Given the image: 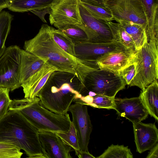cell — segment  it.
Instances as JSON below:
<instances>
[{
  "label": "cell",
  "instance_id": "obj_28",
  "mask_svg": "<svg viewBox=\"0 0 158 158\" xmlns=\"http://www.w3.org/2000/svg\"><path fill=\"white\" fill-rule=\"evenodd\" d=\"M58 29L69 37L75 44L88 40L85 32L77 25H67Z\"/></svg>",
  "mask_w": 158,
  "mask_h": 158
},
{
  "label": "cell",
  "instance_id": "obj_12",
  "mask_svg": "<svg viewBox=\"0 0 158 158\" xmlns=\"http://www.w3.org/2000/svg\"><path fill=\"white\" fill-rule=\"evenodd\" d=\"M72 114V122L76 129L80 150L88 151V146L92 126L86 105L75 102L68 110Z\"/></svg>",
  "mask_w": 158,
  "mask_h": 158
},
{
  "label": "cell",
  "instance_id": "obj_4",
  "mask_svg": "<svg viewBox=\"0 0 158 158\" xmlns=\"http://www.w3.org/2000/svg\"><path fill=\"white\" fill-rule=\"evenodd\" d=\"M8 110L20 113L39 131L66 132L72 122L69 114L61 115L51 111L42 105L38 97L14 99Z\"/></svg>",
  "mask_w": 158,
  "mask_h": 158
},
{
  "label": "cell",
  "instance_id": "obj_36",
  "mask_svg": "<svg viewBox=\"0 0 158 158\" xmlns=\"http://www.w3.org/2000/svg\"><path fill=\"white\" fill-rule=\"evenodd\" d=\"M75 154L79 158H95L88 151H83L80 150L75 151Z\"/></svg>",
  "mask_w": 158,
  "mask_h": 158
},
{
  "label": "cell",
  "instance_id": "obj_14",
  "mask_svg": "<svg viewBox=\"0 0 158 158\" xmlns=\"http://www.w3.org/2000/svg\"><path fill=\"white\" fill-rule=\"evenodd\" d=\"M137 51H119L106 54L97 60L99 68L106 69L119 75L125 68L135 63Z\"/></svg>",
  "mask_w": 158,
  "mask_h": 158
},
{
  "label": "cell",
  "instance_id": "obj_25",
  "mask_svg": "<svg viewBox=\"0 0 158 158\" xmlns=\"http://www.w3.org/2000/svg\"><path fill=\"white\" fill-rule=\"evenodd\" d=\"M13 16L4 10L0 11V57L4 53L5 42L10 32Z\"/></svg>",
  "mask_w": 158,
  "mask_h": 158
},
{
  "label": "cell",
  "instance_id": "obj_35",
  "mask_svg": "<svg viewBox=\"0 0 158 158\" xmlns=\"http://www.w3.org/2000/svg\"><path fill=\"white\" fill-rule=\"evenodd\" d=\"M81 2L91 5L101 7H106L105 4L104 0H79Z\"/></svg>",
  "mask_w": 158,
  "mask_h": 158
},
{
  "label": "cell",
  "instance_id": "obj_21",
  "mask_svg": "<svg viewBox=\"0 0 158 158\" xmlns=\"http://www.w3.org/2000/svg\"><path fill=\"white\" fill-rule=\"evenodd\" d=\"M56 0H10L7 8L16 12H24L50 7Z\"/></svg>",
  "mask_w": 158,
  "mask_h": 158
},
{
  "label": "cell",
  "instance_id": "obj_17",
  "mask_svg": "<svg viewBox=\"0 0 158 158\" xmlns=\"http://www.w3.org/2000/svg\"><path fill=\"white\" fill-rule=\"evenodd\" d=\"M57 69L47 63L39 70L21 84L25 98H32L37 95L47 81L49 77Z\"/></svg>",
  "mask_w": 158,
  "mask_h": 158
},
{
  "label": "cell",
  "instance_id": "obj_29",
  "mask_svg": "<svg viewBox=\"0 0 158 158\" xmlns=\"http://www.w3.org/2000/svg\"><path fill=\"white\" fill-rule=\"evenodd\" d=\"M79 1L90 14L96 19L107 22L114 20L111 12L107 7L93 5Z\"/></svg>",
  "mask_w": 158,
  "mask_h": 158
},
{
  "label": "cell",
  "instance_id": "obj_30",
  "mask_svg": "<svg viewBox=\"0 0 158 158\" xmlns=\"http://www.w3.org/2000/svg\"><path fill=\"white\" fill-rule=\"evenodd\" d=\"M55 133L65 144L71 147L75 151L80 150L76 131L72 121L68 131Z\"/></svg>",
  "mask_w": 158,
  "mask_h": 158
},
{
  "label": "cell",
  "instance_id": "obj_19",
  "mask_svg": "<svg viewBox=\"0 0 158 158\" xmlns=\"http://www.w3.org/2000/svg\"><path fill=\"white\" fill-rule=\"evenodd\" d=\"M145 16L148 40L158 39V0H140Z\"/></svg>",
  "mask_w": 158,
  "mask_h": 158
},
{
  "label": "cell",
  "instance_id": "obj_26",
  "mask_svg": "<svg viewBox=\"0 0 158 158\" xmlns=\"http://www.w3.org/2000/svg\"><path fill=\"white\" fill-rule=\"evenodd\" d=\"M51 30L53 38L57 44L66 52L76 57L75 44L72 40L58 29L51 27Z\"/></svg>",
  "mask_w": 158,
  "mask_h": 158
},
{
  "label": "cell",
  "instance_id": "obj_31",
  "mask_svg": "<svg viewBox=\"0 0 158 158\" xmlns=\"http://www.w3.org/2000/svg\"><path fill=\"white\" fill-rule=\"evenodd\" d=\"M21 150L11 143L0 142V158H20L23 154Z\"/></svg>",
  "mask_w": 158,
  "mask_h": 158
},
{
  "label": "cell",
  "instance_id": "obj_24",
  "mask_svg": "<svg viewBox=\"0 0 158 158\" xmlns=\"http://www.w3.org/2000/svg\"><path fill=\"white\" fill-rule=\"evenodd\" d=\"M114 40L119 42L128 48L136 51L134 43L130 35L119 23L107 22Z\"/></svg>",
  "mask_w": 158,
  "mask_h": 158
},
{
  "label": "cell",
  "instance_id": "obj_20",
  "mask_svg": "<svg viewBox=\"0 0 158 158\" xmlns=\"http://www.w3.org/2000/svg\"><path fill=\"white\" fill-rule=\"evenodd\" d=\"M139 96L149 114L158 120V83L157 80L142 89Z\"/></svg>",
  "mask_w": 158,
  "mask_h": 158
},
{
  "label": "cell",
  "instance_id": "obj_23",
  "mask_svg": "<svg viewBox=\"0 0 158 158\" xmlns=\"http://www.w3.org/2000/svg\"><path fill=\"white\" fill-rule=\"evenodd\" d=\"M114 98L101 95H97L93 96L87 95L81 96V98L75 102L94 108L114 109Z\"/></svg>",
  "mask_w": 158,
  "mask_h": 158
},
{
  "label": "cell",
  "instance_id": "obj_38",
  "mask_svg": "<svg viewBox=\"0 0 158 158\" xmlns=\"http://www.w3.org/2000/svg\"><path fill=\"white\" fill-rule=\"evenodd\" d=\"M10 0H0V11L2 9L7 8Z\"/></svg>",
  "mask_w": 158,
  "mask_h": 158
},
{
  "label": "cell",
  "instance_id": "obj_32",
  "mask_svg": "<svg viewBox=\"0 0 158 158\" xmlns=\"http://www.w3.org/2000/svg\"><path fill=\"white\" fill-rule=\"evenodd\" d=\"M10 91L7 88L0 87V120L7 113L12 101L9 96Z\"/></svg>",
  "mask_w": 158,
  "mask_h": 158
},
{
  "label": "cell",
  "instance_id": "obj_15",
  "mask_svg": "<svg viewBox=\"0 0 158 158\" xmlns=\"http://www.w3.org/2000/svg\"><path fill=\"white\" fill-rule=\"evenodd\" d=\"M39 139L47 158H71L73 149L65 144L56 133L49 131H39Z\"/></svg>",
  "mask_w": 158,
  "mask_h": 158
},
{
  "label": "cell",
  "instance_id": "obj_1",
  "mask_svg": "<svg viewBox=\"0 0 158 158\" xmlns=\"http://www.w3.org/2000/svg\"><path fill=\"white\" fill-rule=\"evenodd\" d=\"M24 49L44 60L57 69L75 75L83 85L85 77L91 71L99 69L96 62L79 59L64 50L55 41L51 27L43 24L37 34L25 41Z\"/></svg>",
  "mask_w": 158,
  "mask_h": 158
},
{
  "label": "cell",
  "instance_id": "obj_37",
  "mask_svg": "<svg viewBox=\"0 0 158 158\" xmlns=\"http://www.w3.org/2000/svg\"><path fill=\"white\" fill-rule=\"evenodd\" d=\"M158 157V143H157L152 148L148 155L147 158H157Z\"/></svg>",
  "mask_w": 158,
  "mask_h": 158
},
{
  "label": "cell",
  "instance_id": "obj_18",
  "mask_svg": "<svg viewBox=\"0 0 158 158\" xmlns=\"http://www.w3.org/2000/svg\"><path fill=\"white\" fill-rule=\"evenodd\" d=\"M47 63L39 57L27 52L21 50L20 81L21 84L25 82Z\"/></svg>",
  "mask_w": 158,
  "mask_h": 158
},
{
  "label": "cell",
  "instance_id": "obj_8",
  "mask_svg": "<svg viewBox=\"0 0 158 158\" xmlns=\"http://www.w3.org/2000/svg\"><path fill=\"white\" fill-rule=\"evenodd\" d=\"M104 2L114 20L130 21L141 25L146 33V18L140 0H104Z\"/></svg>",
  "mask_w": 158,
  "mask_h": 158
},
{
  "label": "cell",
  "instance_id": "obj_33",
  "mask_svg": "<svg viewBox=\"0 0 158 158\" xmlns=\"http://www.w3.org/2000/svg\"><path fill=\"white\" fill-rule=\"evenodd\" d=\"M135 74V63L125 68L119 73L124 80L127 85H128L130 84Z\"/></svg>",
  "mask_w": 158,
  "mask_h": 158
},
{
  "label": "cell",
  "instance_id": "obj_16",
  "mask_svg": "<svg viewBox=\"0 0 158 158\" xmlns=\"http://www.w3.org/2000/svg\"><path fill=\"white\" fill-rule=\"evenodd\" d=\"M136 151L140 153L151 149L158 141V130L155 123L141 122L133 123Z\"/></svg>",
  "mask_w": 158,
  "mask_h": 158
},
{
  "label": "cell",
  "instance_id": "obj_22",
  "mask_svg": "<svg viewBox=\"0 0 158 158\" xmlns=\"http://www.w3.org/2000/svg\"><path fill=\"white\" fill-rule=\"evenodd\" d=\"M117 22L121 24L131 36L136 51L139 50L147 42L146 31L143 26L124 20H119Z\"/></svg>",
  "mask_w": 158,
  "mask_h": 158
},
{
  "label": "cell",
  "instance_id": "obj_27",
  "mask_svg": "<svg viewBox=\"0 0 158 158\" xmlns=\"http://www.w3.org/2000/svg\"><path fill=\"white\" fill-rule=\"evenodd\" d=\"M98 158H133V155L128 146L112 144Z\"/></svg>",
  "mask_w": 158,
  "mask_h": 158
},
{
  "label": "cell",
  "instance_id": "obj_13",
  "mask_svg": "<svg viewBox=\"0 0 158 158\" xmlns=\"http://www.w3.org/2000/svg\"><path fill=\"white\" fill-rule=\"evenodd\" d=\"M114 109L118 115L126 118L132 123L146 119L149 113L139 97L130 98H114Z\"/></svg>",
  "mask_w": 158,
  "mask_h": 158
},
{
  "label": "cell",
  "instance_id": "obj_5",
  "mask_svg": "<svg viewBox=\"0 0 158 158\" xmlns=\"http://www.w3.org/2000/svg\"><path fill=\"white\" fill-rule=\"evenodd\" d=\"M135 74L129 85L142 89L158 78V39L148 40L137 51Z\"/></svg>",
  "mask_w": 158,
  "mask_h": 158
},
{
  "label": "cell",
  "instance_id": "obj_3",
  "mask_svg": "<svg viewBox=\"0 0 158 158\" xmlns=\"http://www.w3.org/2000/svg\"><path fill=\"white\" fill-rule=\"evenodd\" d=\"M38 130L19 112L8 110L0 120V142L23 150L29 158H47Z\"/></svg>",
  "mask_w": 158,
  "mask_h": 158
},
{
  "label": "cell",
  "instance_id": "obj_9",
  "mask_svg": "<svg viewBox=\"0 0 158 158\" xmlns=\"http://www.w3.org/2000/svg\"><path fill=\"white\" fill-rule=\"evenodd\" d=\"M79 9L82 23L77 25L86 33L87 41L95 43L114 41L107 21L96 19L81 4L79 0Z\"/></svg>",
  "mask_w": 158,
  "mask_h": 158
},
{
  "label": "cell",
  "instance_id": "obj_7",
  "mask_svg": "<svg viewBox=\"0 0 158 158\" xmlns=\"http://www.w3.org/2000/svg\"><path fill=\"white\" fill-rule=\"evenodd\" d=\"M21 50L16 45L9 46L0 57V87L7 88L10 91L21 87Z\"/></svg>",
  "mask_w": 158,
  "mask_h": 158
},
{
  "label": "cell",
  "instance_id": "obj_11",
  "mask_svg": "<svg viewBox=\"0 0 158 158\" xmlns=\"http://www.w3.org/2000/svg\"><path fill=\"white\" fill-rule=\"evenodd\" d=\"M126 50H132L115 40L102 43L85 41L75 44L76 57L90 62H96L101 57L111 52Z\"/></svg>",
  "mask_w": 158,
  "mask_h": 158
},
{
  "label": "cell",
  "instance_id": "obj_34",
  "mask_svg": "<svg viewBox=\"0 0 158 158\" xmlns=\"http://www.w3.org/2000/svg\"><path fill=\"white\" fill-rule=\"evenodd\" d=\"M51 11L50 6L41 9L32 10L30 11L38 16L43 22L47 23L44 18L45 16L47 14L49 15Z\"/></svg>",
  "mask_w": 158,
  "mask_h": 158
},
{
  "label": "cell",
  "instance_id": "obj_6",
  "mask_svg": "<svg viewBox=\"0 0 158 158\" xmlns=\"http://www.w3.org/2000/svg\"><path fill=\"white\" fill-rule=\"evenodd\" d=\"M127 84L122 77L109 70L98 69L89 73L84 79L81 96L101 95L114 98Z\"/></svg>",
  "mask_w": 158,
  "mask_h": 158
},
{
  "label": "cell",
  "instance_id": "obj_2",
  "mask_svg": "<svg viewBox=\"0 0 158 158\" xmlns=\"http://www.w3.org/2000/svg\"><path fill=\"white\" fill-rule=\"evenodd\" d=\"M83 84L74 74L59 71L53 72L39 92L42 105L55 113L65 115L70 106L81 97Z\"/></svg>",
  "mask_w": 158,
  "mask_h": 158
},
{
  "label": "cell",
  "instance_id": "obj_10",
  "mask_svg": "<svg viewBox=\"0 0 158 158\" xmlns=\"http://www.w3.org/2000/svg\"><path fill=\"white\" fill-rule=\"evenodd\" d=\"M79 0H56L51 6L50 24L57 29L69 25L81 24Z\"/></svg>",
  "mask_w": 158,
  "mask_h": 158
}]
</instances>
